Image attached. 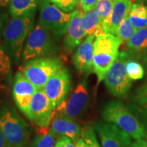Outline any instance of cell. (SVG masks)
Masks as SVG:
<instances>
[{
  "instance_id": "60d3db41",
  "label": "cell",
  "mask_w": 147,
  "mask_h": 147,
  "mask_svg": "<svg viewBox=\"0 0 147 147\" xmlns=\"http://www.w3.org/2000/svg\"><path fill=\"white\" fill-rule=\"evenodd\" d=\"M18 147H29V145L27 144V145H25V146H18Z\"/></svg>"
},
{
  "instance_id": "d6a6232c",
  "label": "cell",
  "mask_w": 147,
  "mask_h": 147,
  "mask_svg": "<svg viewBox=\"0 0 147 147\" xmlns=\"http://www.w3.org/2000/svg\"><path fill=\"white\" fill-rule=\"evenodd\" d=\"M7 21V15L5 14H0V42L1 41L5 25Z\"/></svg>"
},
{
  "instance_id": "9c48e42d",
  "label": "cell",
  "mask_w": 147,
  "mask_h": 147,
  "mask_svg": "<svg viewBox=\"0 0 147 147\" xmlns=\"http://www.w3.org/2000/svg\"><path fill=\"white\" fill-rule=\"evenodd\" d=\"M55 115V110L43 89H37L25 115L27 119L38 126V131H44L50 129L49 125Z\"/></svg>"
},
{
  "instance_id": "f35d334b",
  "label": "cell",
  "mask_w": 147,
  "mask_h": 147,
  "mask_svg": "<svg viewBox=\"0 0 147 147\" xmlns=\"http://www.w3.org/2000/svg\"><path fill=\"white\" fill-rule=\"evenodd\" d=\"M138 2L140 3H147V0H136Z\"/></svg>"
},
{
  "instance_id": "1f68e13d",
  "label": "cell",
  "mask_w": 147,
  "mask_h": 147,
  "mask_svg": "<svg viewBox=\"0 0 147 147\" xmlns=\"http://www.w3.org/2000/svg\"><path fill=\"white\" fill-rule=\"evenodd\" d=\"M55 147H76V146L68 138L62 136L59 137L57 140Z\"/></svg>"
},
{
  "instance_id": "3957f363",
  "label": "cell",
  "mask_w": 147,
  "mask_h": 147,
  "mask_svg": "<svg viewBox=\"0 0 147 147\" xmlns=\"http://www.w3.org/2000/svg\"><path fill=\"white\" fill-rule=\"evenodd\" d=\"M0 127L8 147L29 144L31 129L10 104H0Z\"/></svg>"
},
{
  "instance_id": "74e56055",
  "label": "cell",
  "mask_w": 147,
  "mask_h": 147,
  "mask_svg": "<svg viewBox=\"0 0 147 147\" xmlns=\"http://www.w3.org/2000/svg\"><path fill=\"white\" fill-rule=\"evenodd\" d=\"M143 61H144L145 65H146V67H147V55H145L144 57H143Z\"/></svg>"
},
{
  "instance_id": "83f0119b",
  "label": "cell",
  "mask_w": 147,
  "mask_h": 147,
  "mask_svg": "<svg viewBox=\"0 0 147 147\" xmlns=\"http://www.w3.org/2000/svg\"><path fill=\"white\" fill-rule=\"evenodd\" d=\"M127 106L138 117L147 132V105L134 103L132 104H129Z\"/></svg>"
},
{
  "instance_id": "30bf717a",
  "label": "cell",
  "mask_w": 147,
  "mask_h": 147,
  "mask_svg": "<svg viewBox=\"0 0 147 147\" xmlns=\"http://www.w3.org/2000/svg\"><path fill=\"white\" fill-rule=\"evenodd\" d=\"M71 87L70 74L68 69L64 67L51 76L45 84L43 90L55 110L66 100Z\"/></svg>"
},
{
  "instance_id": "ba28073f",
  "label": "cell",
  "mask_w": 147,
  "mask_h": 147,
  "mask_svg": "<svg viewBox=\"0 0 147 147\" xmlns=\"http://www.w3.org/2000/svg\"><path fill=\"white\" fill-rule=\"evenodd\" d=\"M71 14L62 11L49 0H43L38 24L52 33L55 37L60 38L67 32Z\"/></svg>"
},
{
  "instance_id": "d590c367",
  "label": "cell",
  "mask_w": 147,
  "mask_h": 147,
  "mask_svg": "<svg viewBox=\"0 0 147 147\" xmlns=\"http://www.w3.org/2000/svg\"><path fill=\"white\" fill-rule=\"evenodd\" d=\"M76 147H89L87 144V143L84 142L82 138L77 140L76 142Z\"/></svg>"
},
{
  "instance_id": "ab89813d",
  "label": "cell",
  "mask_w": 147,
  "mask_h": 147,
  "mask_svg": "<svg viewBox=\"0 0 147 147\" xmlns=\"http://www.w3.org/2000/svg\"><path fill=\"white\" fill-rule=\"evenodd\" d=\"M49 1L51 3H56V0H49Z\"/></svg>"
},
{
  "instance_id": "7a4b0ae2",
  "label": "cell",
  "mask_w": 147,
  "mask_h": 147,
  "mask_svg": "<svg viewBox=\"0 0 147 147\" xmlns=\"http://www.w3.org/2000/svg\"><path fill=\"white\" fill-rule=\"evenodd\" d=\"M102 116L104 121L117 125L132 138L147 140V132L138 117L119 101H110L103 108Z\"/></svg>"
},
{
  "instance_id": "5bb4252c",
  "label": "cell",
  "mask_w": 147,
  "mask_h": 147,
  "mask_svg": "<svg viewBox=\"0 0 147 147\" xmlns=\"http://www.w3.org/2000/svg\"><path fill=\"white\" fill-rule=\"evenodd\" d=\"M84 13L81 8H77L71 12L70 21L64 40V49L67 52H71L81 44L87 36L83 26Z\"/></svg>"
},
{
  "instance_id": "6da1fadb",
  "label": "cell",
  "mask_w": 147,
  "mask_h": 147,
  "mask_svg": "<svg viewBox=\"0 0 147 147\" xmlns=\"http://www.w3.org/2000/svg\"><path fill=\"white\" fill-rule=\"evenodd\" d=\"M35 13L36 10H32L18 17L12 18L3 30L2 47L16 62H18L23 54L25 38L32 32Z\"/></svg>"
},
{
  "instance_id": "5b68a950",
  "label": "cell",
  "mask_w": 147,
  "mask_h": 147,
  "mask_svg": "<svg viewBox=\"0 0 147 147\" xmlns=\"http://www.w3.org/2000/svg\"><path fill=\"white\" fill-rule=\"evenodd\" d=\"M63 67L59 57L49 56L27 61L21 71L38 89H42L51 76Z\"/></svg>"
},
{
  "instance_id": "836d02e7",
  "label": "cell",
  "mask_w": 147,
  "mask_h": 147,
  "mask_svg": "<svg viewBox=\"0 0 147 147\" xmlns=\"http://www.w3.org/2000/svg\"><path fill=\"white\" fill-rule=\"evenodd\" d=\"M129 147H147V140H138L131 143Z\"/></svg>"
},
{
  "instance_id": "7c38bea8",
  "label": "cell",
  "mask_w": 147,
  "mask_h": 147,
  "mask_svg": "<svg viewBox=\"0 0 147 147\" xmlns=\"http://www.w3.org/2000/svg\"><path fill=\"white\" fill-rule=\"evenodd\" d=\"M89 102V91L87 80L79 82L68 100L63 101L55 109V113L74 119L84 113Z\"/></svg>"
},
{
  "instance_id": "7402d4cb",
  "label": "cell",
  "mask_w": 147,
  "mask_h": 147,
  "mask_svg": "<svg viewBox=\"0 0 147 147\" xmlns=\"http://www.w3.org/2000/svg\"><path fill=\"white\" fill-rule=\"evenodd\" d=\"M136 30V29L131 24L128 15L123 18L119 25L117 36L120 38L122 42H127L135 34Z\"/></svg>"
},
{
  "instance_id": "484cf974",
  "label": "cell",
  "mask_w": 147,
  "mask_h": 147,
  "mask_svg": "<svg viewBox=\"0 0 147 147\" xmlns=\"http://www.w3.org/2000/svg\"><path fill=\"white\" fill-rule=\"evenodd\" d=\"M126 70L128 76L132 80H139L144 76V68L138 62L131 59V57L128 60L126 64Z\"/></svg>"
},
{
  "instance_id": "2e32d148",
  "label": "cell",
  "mask_w": 147,
  "mask_h": 147,
  "mask_svg": "<svg viewBox=\"0 0 147 147\" xmlns=\"http://www.w3.org/2000/svg\"><path fill=\"white\" fill-rule=\"evenodd\" d=\"M50 131L56 137L65 136L76 142L80 135L81 129L74 119L55 113L51 121Z\"/></svg>"
},
{
  "instance_id": "f546056e",
  "label": "cell",
  "mask_w": 147,
  "mask_h": 147,
  "mask_svg": "<svg viewBox=\"0 0 147 147\" xmlns=\"http://www.w3.org/2000/svg\"><path fill=\"white\" fill-rule=\"evenodd\" d=\"M55 4L64 12L70 13L80 4V0H56Z\"/></svg>"
},
{
  "instance_id": "8992f818",
  "label": "cell",
  "mask_w": 147,
  "mask_h": 147,
  "mask_svg": "<svg viewBox=\"0 0 147 147\" xmlns=\"http://www.w3.org/2000/svg\"><path fill=\"white\" fill-rule=\"evenodd\" d=\"M131 57V55L125 51L119 52L104 78L108 91L118 98H125L131 87L132 80L128 76L126 70L127 62Z\"/></svg>"
},
{
  "instance_id": "277c9868",
  "label": "cell",
  "mask_w": 147,
  "mask_h": 147,
  "mask_svg": "<svg viewBox=\"0 0 147 147\" xmlns=\"http://www.w3.org/2000/svg\"><path fill=\"white\" fill-rule=\"evenodd\" d=\"M122 43L120 38L113 34H104L95 37L93 43V72L96 74L98 83L104 80L115 61Z\"/></svg>"
},
{
  "instance_id": "d4e9b609",
  "label": "cell",
  "mask_w": 147,
  "mask_h": 147,
  "mask_svg": "<svg viewBox=\"0 0 147 147\" xmlns=\"http://www.w3.org/2000/svg\"><path fill=\"white\" fill-rule=\"evenodd\" d=\"M56 136L51 132L38 133L33 140L31 147H55Z\"/></svg>"
},
{
  "instance_id": "4dcf8cb0",
  "label": "cell",
  "mask_w": 147,
  "mask_h": 147,
  "mask_svg": "<svg viewBox=\"0 0 147 147\" xmlns=\"http://www.w3.org/2000/svg\"><path fill=\"white\" fill-rule=\"evenodd\" d=\"M98 0H80V5L84 14L94 10Z\"/></svg>"
},
{
  "instance_id": "52a82bcc",
  "label": "cell",
  "mask_w": 147,
  "mask_h": 147,
  "mask_svg": "<svg viewBox=\"0 0 147 147\" xmlns=\"http://www.w3.org/2000/svg\"><path fill=\"white\" fill-rule=\"evenodd\" d=\"M58 51L50 32L37 24L27 36L23 51V59L25 61L45 57H49Z\"/></svg>"
},
{
  "instance_id": "44dd1931",
  "label": "cell",
  "mask_w": 147,
  "mask_h": 147,
  "mask_svg": "<svg viewBox=\"0 0 147 147\" xmlns=\"http://www.w3.org/2000/svg\"><path fill=\"white\" fill-rule=\"evenodd\" d=\"M40 0H11L10 13L12 18L18 17L29 11L36 10Z\"/></svg>"
},
{
  "instance_id": "ac0fdd59",
  "label": "cell",
  "mask_w": 147,
  "mask_h": 147,
  "mask_svg": "<svg viewBox=\"0 0 147 147\" xmlns=\"http://www.w3.org/2000/svg\"><path fill=\"white\" fill-rule=\"evenodd\" d=\"M129 54L131 57L140 58L147 52V27L137 29L127 42Z\"/></svg>"
},
{
  "instance_id": "4316f807",
  "label": "cell",
  "mask_w": 147,
  "mask_h": 147,
  "mask_svg": "<svg viewBox=\"0 0 147 147\" xmlns=\"http://www.w3.org/2000/svg\"><path fill=\"white\" fill-rule=\"evenodd\" d=\"M80 136L89 147H101L92 126H84L80 131Z\"/></svg>"
},
{
  "instance_id": "8fae6325",
  "label": "cell",
  "mask_w": 147,
  "mask_h": 147,
  "mask_svg": "<svg viewBox=\"0 0 147 147\" xmlns=\"http://www.w3.org/2000/svg\"><path fill=\"white\" fill-rule=\"evenodd\" d=\"M91 126L98 135L101 147H129L131 144V137L113 123L96 121Z\"/></svg>"
},
{
  "instance_id": "f1b7e54d",
  "label": "cell",
  "mask_w": 147,
  "mask_h": 147,
  "mask_svg": "<svg viewBox=\"0 0 147 147\" xmlns=\"http://www.w3.org/2000/svg\"><path fill=\"white\" fill-rule=\"evenodd\" d=\"M131 99L135 104L147 105V82L134 91Z\"/></svg>"
},
{
  "instance_id": "cb8c5ba5",
  "label": "cell",
  "mask_w": 147,
  "mask_h": 147,
  "mask_svg": "<svg viewBox=\"0 0 147 147\" xmlns=\"http://www.w3.org/2000/svg\"><path fill=\"white\" fill-rule=\"evenodd\" d=\"M11 72V59L0 45V82L8 78Z\"/></svg>"
},
{
  "instance_id": "e575fe53",
  "label": "cell",
  "mask_w": 147,
  "mask_h": 147,
  "mask_svg": "<svg viewBox=\"0 0 147 147\" xmlns=\"http://www.w3.org/2000/svg\"><path fill=\"white\" fill-rule=\"evenodd\" d=\"M0 147H8L1 127H0Z\"/></svg>"
},
{
  "instance_id": "b9f144b4",
  "label": "cell",
  "mask_w": 147,
  "mask_h": 147,
  "mask_svg": "<svg viewBox=\"0 0 147 147\" xmlns=\"http://www.w3.org/2000/svg\"><path fill=\"white\" fill-rule=\"evenodd\" d=\"M146 55H147V52H146Z\"/></svg>"
},
{
  "instance_id": "8d00e7d4",
  "label": "cell",
  "mask_w": 147,
  "mask_h": 147,
  "mask_svg": "<svg viewBox=\"0 0 147 147\" xmlns=\"http://www.w3.org/2000/svg\"><path fill=\"white\" fill-rule=\"evenodd\" d=\"M10 1L11 0H0V8L5 7L9 2H10Z\"/></svg>"
},
{
  "instance_id": "e0dca14e",
  "label": "cell",
  "mask_w": 147,
  "mask_h": 147,
  "mask_svg": "<svg viewBox=\"0 0 147 147\" xmlns=\"http://www.w3.org/2000/svg\"><path fill=\"white\" fill-rule=\"evenodd\" d=\"M132 0H115L112 13L102 24L104 32L117 36L118 27L125 17L129 14Z\"/></svg>"
},
{
  "instance_id": "ffe728a7",
  "label": "cell",
  "mask_w": 147,
  "mask_h": 147,
  "mask_svg": "<svg viewBox=\"0 0 147 147\" xmlns=\"http://www.w3.org/2000/svg\"><path fill=\"white\" fill-rule=\"evenodd\" d=\"M83 26L87 36L94 34L96 37L105 34L100 27L99 15L95 9L84 14Z\"/></svg>"
},
{
  "instance_id": "7bdbcfd3",
  "label": "cell",
  "mask_w": 147,
  "mask_h": 147,
  "mask_svg": "<svg viewBox=\"0 0 147 147\" xmlns=\"http://www.w3.org/2000/svg\"><path fill=\"white\" fill-rule=\"evenodd\" d=\"M113 1H115V0H113Z\"/></svg>"
},
{
  "instance_id": "4fadbf2b",
  "label": "cell",
  "mask_w": 147,
  "mask_h": 147,
  "mask_svg": "<svg viewBox=\"0 0 147 147\" xmlns=\"http://www.w3.org/2000/svg\"><path fill=\"white\" fill-rule=\"evenodd\" d=\"M37 89L21 71L16 73L12 87V96L16 106L25 115L28 112L33 95Z\"/></svg>"
},
{
  "instance_id": "603a6c76",
  "label": "cell",
  "mask_w": 147,
  "mask_h": 147,
  "mask_svg": "<svg viewBox=\"0 0 147 147\" xmlns=\"http://www.w3.org/2000/svg\"><path fill=\"white\" fill-rule=\"evenodd\" d=\"M114 5L113 0H98L95 10H97L100 19V25L102 28V24L110 16Z\"/></svg>"
},
{
  "instance_id": "9a60e30c",
  "label": "cell",
  "mask_w": 147,
  "mask_h": 147,
  "mask_svg": "<svg viewBox=\"0 0 147 147\" xmlns=\"http://www.w3.org/2000/svg\"><path fill=\"white\" fill-rule=\"evenodd\" d=\"M95 36L89 35L79 45L73 57L74 64L81 74H89L93 71V43Z\"/></svg>"
},
{
  "instance_id": "d6986e66",
  "label": "cell",
  "mask_w": 147,
  "mask_h": 147,
  "mask_svg": "<svg viewBox=\"0 0 147 147\" xmlns=\"http://www.w3.org/2000/svg\"><path fill=\"white\" fill-rule=\"evenodd\" d=\"M134 28L139 29L147 25V7L142 3H133L129 14Z\"/></svg>"
}]
</instances>
